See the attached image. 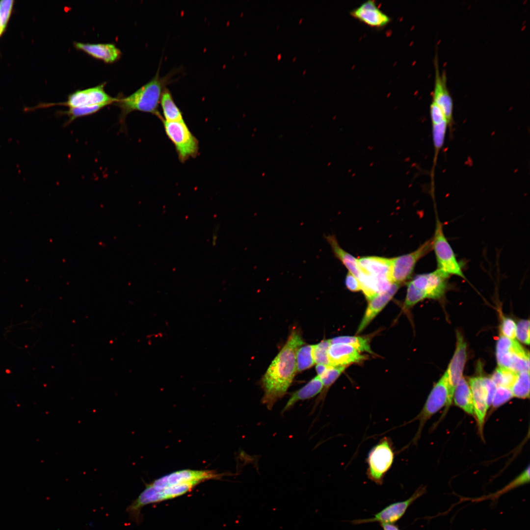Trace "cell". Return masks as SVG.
<instances>
[{
    "label": "cell",
    "mask_w": 530,
    "mask_h": 530,
    "mask_svg": "<svg viewBox=\"0 0 530 530\" xmlns=\"http://www.w3.org/2000/svg\"><path fill=\"white\" fill-rule=\"evenodd\" d=\"M304 344L297 329H293L280 351L272 360L261 380L262 403L271 410L286 394L297 371L296 353Z\"/></svg>",
    "instance_id": "cell-1"
},
{
    "label": "cell",
    "mask_w": 530,
    "mask_h": 530,
    "mask_svg": "<svg viewBox=\"0 0 530 530\" xmlns=\"http://www.w3.org/2000/svg\"><path fill=\"white\" fill-rule=\"evenodd\" d=\"M160 66L152 79L130 95L119 99L115 103L120 108V122H125L127 116L133 111L150 113L160 118L159 110L161 96L166 85L173 81V72L163 77L159 76Z\"/></svg>",
    "instance_id": "cell-2"
},
{
    "label": "cell",
    "mask_w": 530,
    "mask_h": 530,
    "mask_svg": "<svg viewBox=\"0 0 530 530\" xmlns=\"http://www.w3.org/2000/svg\"><path fill=\"white\" fill-rule=\"evenodd\" d=\"M395 451L392 439L384 437L371 450L366 462V475L375 484L381 485L387 473L391 468L395 459Z\"/></svg>",
    "instance_id": "cell-3"
},
{
    "label": "cell",
    "mask_w": 530,
    "mask_h": 530,
    "mask_svg": "<svg viewBox=\"0 0 530 530\" xmlns=\"http://www.w3.org/2000/svg\"><path fill=\"white\" fill-rule=\"evenodd\" d=\"M431 240L432 250L434 252L436 259L437 269L449 276L452 275L466 279L460 264L445 235L443 224L438 217Z\"/></svg>",
    "instance_id": "cell-4"
},
{
    "label": "cell",
    "mask_w": 530,
    "mask_h": 530,
    "mask_svg": "<svg viewBox=\"0 0 530 530\" xmlns=\"http://www.w3.org/2000/svg\"><path fill=\"white\" fill-rule=\"evenodd\" d=\"M449 383L447 371L435 384L429 393L426 401L420 413L406 424L419 421V425L417 432L412 440V444H417L420 438L426 422L443 406L446 405L449 398Z\"/></svg>",
    "instance_id": "cell-5"
},
{
    "label": "cell",
    "mask_w": 530,
    "mask_h": 530,
    "mask_svg": "<svg viewBox=\"0 0 530 530\" xmlns=\"http://www.w3.org/2000/svg\"><path fill=\"white\" fill-rule=\"evenodd\" d=\"M496 355L499 366L517 373L530 371V355L514 339L501 336L496 345Z\"/></svg>",
    "instance_id": "cell-6"
},
{
    "label": "cell",
    "mask_w": 530,
    "mask_h": 530,
    "mask_svg": "<svg viewBox=\"0 0 530 530\" xmlns=\"http://www.w3.org/2000/svg\"><path fill=\"white\" fill-rule=\"evenodd\" d=\"M162 122L166 134L174 145L180 160L184 162L195 157L198 153L199 142L184 120Z\"/></svg>",
    "instance_id": "cell-7"
},
{
    "label": "cell",
    "mask_w": 530,
    "mask_h": 530,
    "mask_svg": "<svg viewBox=\"0 0 530 530\" xmlns=\"http://www.w3.org/2000/svg\"><path fill=\"white\" fill-rule=\"evenodd\" d=\"M431 250L430 239L411 253L391 258L390 276L392 283L401 285L406 282L411 277L418 261Z\"/></svg>",
    "instance_id": "cell-8"
},
{
    "label": "cell",
    "mask_w": 530,
    "mask_h": 530,
    "mask_svg": "<svg viewBox=\"0 0 530 530\" xmlns=\"http://www.w3.org/2000/svg\"><path fill=\"white\" fill-rule=\"evenodd\" d=\"M449 277L436 269L431 272L417 275L410 282L417 290L422 300L440 299L448 290Z\"/></svg>",
    "instance_id": "cell-9"
},
{
    "label": "cell",
    "mask_w": 530,
    "mask_h": 530,
    "mask_svg": "<svg viewBox=\"0 0 530 530\" xmlns=\"http://www.w3.org/2000/svg\"><path fill=\"white\" fill-rule=\"evenodd\" d=\"M425 491V487H420L407 500L394 503L387 506L375 514L373 517L356 519L352 521L351 523L354 525L372 522H378L380 524H394L404 515L408 507L415 501L422 496Z\"/></svg>",
    "instance_id": "cell-10"
},
{
    "label": "cell",
    "mask_w": 530,
    "mask_h": 530,
    "mask_svg": "<svg viewBox=\"0 0 530 530\" xmlns=\"http://www.w3.org/2000/svg\"><path fill=\"white\" fill-rule=\"evenodd\" d=\"M105 83L83 90H78L70 94L67 100L58 104L70 107H77L105 104L107 106L116 103L119 98L109 95L105 90Z\"/></svg>",
    "instance_id": "cell-11"
},
{
    "label": "cell",
    "mask_w": 530,
    "mask_h": 530,
    "mask_svg": "<svg viewBox=\"0 0 530 530\" xmlns=\"http://www.w3.org/2000/svg\"><path fill=\"white\" fill-rule=\"evenodd\" d=\"M219 477L220 475L212 471L183 470L162 477L148 485L155 489L188 483L197 485L204 480L218 478Z\"/></svg>",
    "instance_id": "cell-12"
},
{
    "label": "cell",
    "mask_w": 530,
    "mask_h": 530,
    "mask_svg": "<svg viewBox=\"0 0 530 530\" xmlns=\"http://www.w3.org/2000/svg\"><path fill=\"white\" fill-rule=\"evenodd\" d=\"M467 359V345L459 331L456 332V349L447 370L449 383V398L446 405V410L450 406L455 387L462 374Z\"/></svg>",
    "instance_id": "cell-13"
},
{
    "label": "cell",
    "mask_w": 530,
    "mask_h": 530,
    "mask_svg": "<svg viewBox=\"0 0 530 530\" xmlns=\"http://www.w3.org/2000/svg\"><path fill=\"white\" fill-rule=\"evenodd\" d=\"M435 81L432 92V102L442 111L450 126L453 119V100L447 85L446 73L439 71L438 58L434 59Z\"/></svg>",
    "instance_id": "cell-14"
},
{
    "label": "cell",
    "mask_w": 530,
    "mask_h": 530,
    "mask_svg": "<svg viewBox=\"0 0 530 530\" xmlns=\"http://www.w3.org/2000/svg\"><path fill=\"white\" fill-rule=\"evenodd\" d=\"M357 260L360 273L370 276L385 285L389 286L393 284L390 276L391 258L365 256Z\"/></svg>",
    "instance_id": "cell-15"
},
{
    "label": "cell",
    "mask_w": 530,
    "mask_h": 530,
    "mask_svg": "<svg viewBox=\"0 0 530 530\" xmlns=\"http://www.w3.org/2000/svg\"><path fill=\"white\" fill-rule=\"evenodd\" d=\"M350 14L355 19L372 27H383L391 20L372 0L364 2L351 10Z\"/></svg>",
    "instance_id": "cell-16"
},
{
    "label": "cell",
    "mask_w": 530,
    "mask_h": 530,
    "mask_svg": "<svg viewBox=\"0 0 530 530\" xmlns=\"http://www.w3.org/2000/svg\"><path fill=\"white\" fill-rule=\"evenodd\" d=\"M400 285L393 283L386 291L380 293L369 300L364 316L359 325L357 333L362 331L391 300Z\"/></svg>",
    "instance_id": "cell-17"
},
{
    "label": "cell",
    "mask_w": 530,
    "mask_h": 530,
    "mask_svg": "<svg viewBox=\"0 0 530 530\" xmlns=\"http://www.w3.org/2000/svg\"><path fill=\"white\" fill-rule=\"evenodd\" d=\"M328 355L330 365L332 366H348L360 362L366 358L352 346L342 343L331 344Z\"/></svg>",
    "instance_id": "cell-18"
},
{
    "label": "cell",
    "mask_w": 530,
    "mask_h": 530,
    "mask_svg": "<svg viewBox=\"0 0 530 530\" xmlns=\"http://www.w3.org/2000/svg\"><path fill=\"white\" fill-rule=\"evenodd\" d=\"M469 386L472 394L474 414L477 422L479 432L482 433L486 412L488 409L482 377L471 378Z\"/></svg>",
    "instance_id": "cell-19"
},
{
    "label": "cell",
    "mask_w": 530,
    "mask_h": 530,
    "mask_svg": "<svg viewBox=\"0 0 530 530\" xmlns=\"http://www.w3.org/2000/svg\"><path fill=\"white\" fill-rule=\"evenodd\" d=\"M74 46L78 50L108 63L116 61L121 55L120 50L113 44L75 42Z\"/></svg>",
    "instance_id": "cell-20"
},
{
    "label": "cell",
    "mask_w": 530,
    "mask_h": 530,
    "mask_svg": "<svg viewBox=\"0 0 530 530\" xmlns=\"http://www.w3.org/2000/svg\"><path fill=\"white\" fill-rule=\"evenodd\" d=\"M322 389V383L320 378L317 375L304 386L292 394L281 413L283 414L292 409L298 401L314 398L320 393Z\"/></svg>",
    "instance_id": "cell-21"
},
{
    "label": "cell",
    "mask_w": 530,
    "mask_h": 530,
    "mask_svg": "<svg viewBox=\"0 0 530 530\" xmlns=\"http://www.w3.org/2000/svg\"><path fill=\"white\" fill-rule=\"evenodd\" d=\"M324 238L331 246L334 256L346 267L349 272L358 279L360 269L357 259L341 247L335 235L325 236Z\"/></svg>",
    "instance_id": "cell-22"
},
{
    "label": "cell",
    "mask_w": 530,
    "mask_h": 530,
    "mask_svg": "<svg viewBox=\"0 0 530 530\" xmlns=\"http://www.w3.org/2000/svg\"><path fill=\"white\" fill-rule=\"evenodd\" d=\"M455 404L471 415H474L472 394L469 384L463 377L457 383L453 394Z\"/></svg>",
    "instance_id": "cell-23"
},
{
    "label": "cell",
    "mask_w": 530,
    "mask_h": 530,
    "mask_svg": "<svg viewBox=\"0 0 530 530\" xmlns=\"http://www.w3.org/2000/svg\"><path fill=\"white\" fill-rule=\"evenodd\" d=\"M160 103L163 115L162 121L175 122L184 120L181 111L175 103L171 92L167 87L162 93Z\"/></svg>",
    "instance_id": "cell-24"
},
{
    "label": "cell",
    "mask_w": 530,
    "mask_h": 530,
    "mask_svg": "<svg viewBox=\"0 0 530 530\" xmlns=\"http://www.w3.org/2000/svg\"><path fill=\"white\" fill-rule=\"evenodd\" d=\"M346 367L347 366H329L325 372L320 377L318 376L322 383L323 389L314 404L315 408L321 401L324 400L328 390L344 372Z\"/></svg>",
    "instance_id": "cell-25"
},
{
    "label": "cell",
    "mask_w": 530,
    "mask_h": 530,
    "mask_svg": "<svg viewBox=\"0 0 530 530\" xmlns=\"http://www.w3.org/2000/svg\"><path fill=\"white\" fill-rule=\"evenodd\" d=\"M518 373L508 368L499 366L490 377L497 387L511 388Z\"/></svg>",
    "instance_id": "cell-26"
},
{
    "label": "cell",
    "mask_w": 530,
    "mask_h": 530,
    "mask_svg": "<svg viewBox=\"0 0 530 530\" xmlns=\"http://www.w3.org/2000/svg\"><path fill=\"white\" fill-rule=\"evenodd\" d=\"M331 344L342 343L349 344L359 351L373 354L368 338L359 336H342L329 339Z\"/></svg>",
    "instance_id": "cell-27"
},
{
    "label": "cell",
    "mask_w": 530,
    "mask_h": 530,
    "mask_svg": "<svg viewBox=\"0 0 530 530\" xmlns=\"http://www.w3.org/2000/svg\"><path fill=\"white\" fill-rule=\"evenodd\" d=\"M513 397L519 398L530 397V371L518 372L515 381L511 388Z\"/></svg>",
    "instance_id": "cell-28"
},
{
    "label": "cell",
    "mask_w": 530,
    "mask_h": 530,
    "mask_svg": "<svg viewBox=\"0 0 530 530\" xmlns=\"http://www.w3.org/2000/svg\"><path fill=\"white\" fill-rule=\"evenodd\" d=\"M313 345L301 346L296 353V370L302 371L311 368L315 363L312 355Z\"/></svg>",
    "instance_id": "cell-29"
},
{
    "label": "cell",
    "mask_w": 530,
    "mask_h": 530,
    "mask_svg": "<svg viewBox=\"0 0 530 530\" xmlns=\"http://www.w3.org/2000/svg\"><path fill=\"white\" fill-rule=\"evenodd\" d=\"M107 106V105L105 104H100L81 107H70L67 110L63 112V113L68 117L67 123L69 124L78 118L93 114Z\"/></svg>",
    "instance_id": "cell-30"
},
{
    "label": "cell",
    "mask_w": 530,
    "mask_h": 530,
    "mask_svg": "<svg viewBox=\"0 0 530 530\" xmlns=\"http://www.w3.org/2000/svg\"><path fill=\"white\" fill-rule=\"evenodd\" d=\"M330 344L329 340H324L316 344L313 345L312 355L315 363L331 366L328 355Z\"/></svg>",
    "instance_id": "cell-31"
},
{
    "label": "cell",
    "mask_w": 530,
    "mask_h": 530,
    "mask_svg": "<svg viewBox=\"0 0 530 530\" xmlns=\"http://www.w3.org/2000/svg\"><path fill=\"white\" fill-rule=\"evenodd\" d=\"M433 142L435 149V158L443 146L447 128L449 126L447 121H444L437 124H432Z\"/></svg>",
    "instance_id": "cell-32"
},
{
    "label": "cell",
    "mask_w": 530,
    "mask_h": 530,
    "mask_svg": "<svg viewBox=\"0 0 530 530\" xmlns=\"http://www.w3.org/2000/svg\"><path fill=\"white\" fill-rule=\"evenodd\" d=\"M513 397L510 389L503 387H497L492 405L494 408H497L506 403Z\"/></svg>",
    "instance_id": "cell-33"
},
{
    "label": "cell",
    "mask_w": 530,
    "mask_h": 530,
    "mask_svg": "<svg viewBox=\"0 0 530 530\" xmlns=\"http://www.w3.org/2000/svg\"><path fill=\"white\" fill-rule=\"evenodd\" d=\"M516 337L520 342L529 345L530 344V321L522 319L516 325Z\"/></svg>",
    "instance_id": "cell-34"
},
{
    "label": "cell",
    "mask_w": 530,
    "mask_h": 530,
    "mask_svg": "<svg viewBox=\"0 0 530 530\" xmlns=\"http://www.w3.org/2000/svg\"><path fill=\"white\" fill-rule=\"evenodd\" d=\"M530 481V466H528L521 474L518 476L515 479L512 481L510 483L504 487L503 489L497 492L496 495H501L502 493H505L512 489H513L521 485L524 484L529 482Z\"/></svg>",
    "instance_id": "cell-35"
},
{
    "label": "cell",
    "mask_w": 530,
    "mask_h": 530,
    "mask_svg": "<svg viewBox=\"0 0 530 530\" xmlns=\"http://www.w3.org/2000/svg\"><path fill=\"white\" fill-rule=\"evenodd\" d=\"M500 330L504 337L510 339H514L516 337V324L510 318L503 317Z\"/></svg>",
    "instance_id": "cell-36"
},
{
    "label": "cell",
    "mask_w": 530,
    "mask_h": 530,
    "mask_svg": "<svg viewBox=\"0 0 530 530\" xmlns=\"http://www.w3.org/2000/svg\"><path fill=\"white\" fill-rule=\"evenodd\" d=\"M14 1L13 0H1L0 1V23L5 28L10 17Z\"/></svg>",
    "instance_id": "cell-37"
},
{
    "label": "cell",
    "mask_w": 530,
    "mask_h": 530,
    "mask_svg": "<svg viewBox=\"0 0 530 530\" xmlns=\"http://www.w3.org/2000/svg\"><path fill=\"white\" fill-rule=\"evenodd\" d=\"M482 378L486 393L487 404L489 408L492 405L497 386L490 377H482Z\"/></svg>",
    "instance_id": "cell-38"
},
{
    "label": "cell",
    "mask_w": 530,
    "mask_h": 530,
    "mask_svg": "<svg viewBox=\"0 0 530 530\" xmlns=\"http://www.w3.org/2000/svg\"><path fill=\"white\" fill-rule=\"evenodd\" d=\"M430 115L432 124H437L444 121H447L442 111L433 102L431 103L430 106Z\"/></svg>",
    "instance_id": "cell-39"
},
{
    "label": "cell",
    "mask_w": 530,
    "mask_h": 530,
    "mask_svg": "<svg viewBox=\"0 0 530 530\" xmlns=\"http://www.w3.org/2000/svg\"><path fill=\"white\" fill-rule=\"evenodd\" d=\"M346 287L350 291L356 292L361 291V287L358 279L350 272H348L345 279Z\"/></svg>",
    "instance_id": "cell-40"
},
{
    "label": "cell",
    "mask_w": 530,
    "mask_h": 530,
    "mask_svg": "<svg viewBox=\"0 0 530 530\" xmlns=\"http://www.w3.org/2000/svg\"><path fill=\"white\" fill-rule=\"evenodd\" d=\"M329 366L323 364H317L316 370L317 372V375L319 377L322 375L327 370Z\"/></svg>",
    "instance_id": "cell-41"
},
{
    "label": "cell",
    "mask_w": 530,
    "mask_h": 530,
    "mask_svg": "<svg viewBox=\"0 0 530 530\" xmlns=\"http://www.w3.org/2000/svg\"><path fill=\"white\" fill-rule=\"evenodd\" d=\"M383 530H400L398 526L394 524H381Z\"/></svg>",
    "instance_id": "cell-42"
},
{
    "label": "cell",
    "mask_w": 530,
    "mask_h": 530,
    "mask_svg": "<svg viewBox=\"0 0 530 530\" xmlns=\"http://www.w3.org/2000/svg\"><path fill=\"white\" fill-rule=\"evenodd\" d=\"M4 29H5V28L2 26V25L0 23V36L3 33V31H4Z\"/></svg>",
    "instance_id": "cell-43"
}]
</instances>
